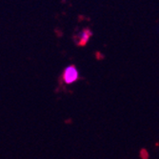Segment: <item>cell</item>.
<instances>
[{"mask_svg":"<svg viewBox=\"0 0 159 159\" xmlns=\"http://www.w3.org/2000/svg\"><path fill=\"white\" fill-rule=\"evenodd\" d=\"M79 79V71L75 66H68L62 74L61 81L64 85H70Z\"/></svg>","mask_w":159,"mask_h":159,"instance_id":"cell-1","label":"cell"},{"mask_svg":"<svg viewBox=\"0 0 159 159\" xmlns=\"http://www.w3.org/2000/svg\"><path fill=\"white\" fill-rule=\"evenodd\" d=\"M93 33L89 30V29H84L83 31L79 32L77 34V35L75 36V40H76V44L78 46H85L88 41L90 40V38L92 37Z\"/></svg>","mask_w":159,"mask_h":159,"instance_id":"cell-2","label":"cell"}]
</instances>
